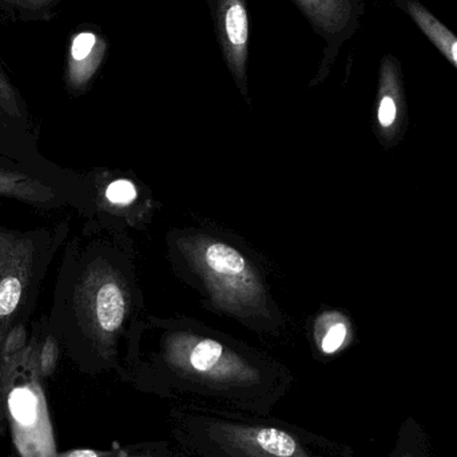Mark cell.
I'll list each match as a JSON object with an SVG mask.
<instances>
[{"label": "cell", "instance_id": "5b68a950", "mask_svg": "<svg viewBox=\"0 0 457 457\" xmlns=\"http://www.w3.org/2000/svg\"><path fill=\"white\" fill-rule=\"evenodd\" d=\"M182 247L220 306L239 314L265 309L262 282L238 250L201 236L187 238Z\"/></svg>", "mask_w": 457, "mask_h": 457}, {"label": "cell", "instance_id": "4fadbf2b", "mask_svg": "<svg viewBox=\"0 0 457 457\" xmlns=\"http://www.w3.org/2000/svg\"><path fill=\"white\" fill-rule=\"evenodd\" d=\"M227 32L234 46H244L249 35L247 15L241 4H233L227 12Z\"/></svg>", "mask_w": 457, "mask_h": 457}, {"label": "cell", "instance_id": "2e32d148", "mask_svg": "<svg viewBox=\"0 0 457 457\" xmlns=\"http://www.w3.org/2000/svg\"><path fill=\"white\" fill-rule=\"evenodd\" d=\"M29 343L26 325H19V327L13 328L3 341L2 348H0V359L16 356L26 349Z\"/></svg>", "mask_w": 457, "mask_h": 457}, {"label": "cell", "instance_id": "9a60e30c", "mask_svg": "<svg viewBox=\"0 0 457 457\" xmlns=\"http://www.w3.org/2000/svg\"><path fill=\"white\" fill-rule=\"evenodd\" d=\"M104 197L112 205H130L137 198V189L133 182L128 179H117L106 187Z\"/></svg>", "mask_w": 457, "mask_h": 457}, {"label": "cell", "instance_id": "7a4b0ae2", "mask_svg": "<svg viewBox=\"0 0 457 457\" xmlns=\"http://www.w3.org/2000/svg\"><path fill=\"white\" fill-rule=\"evenodd\" d=\"M161 365L179 391L213 397L247 412L268 415L284 394L282 380L221 341L190 332L168 336Z\"/></svg>", "mask_w": 457, "mask_h": 457}, {"label": "cell", "instance_id": "3957f363", "mask_svg": "<svg viewBox=\"0 0 457 457\" xmlns=\"http://www.w3.org/2000/svg\"><path fill=\"white\" fill-rule=\"evenodd\" d=\"M173 428L198 457H345L320 437L258 418L187 408L173 413Z\"/></svg>", "mask_w": 457, "mask_h": 457}, {"label": "cell", "instance_id": "5bb4252c", "mask_svg": "<svg viewBox=\"0 0 457 457\" xmlns=\"http://www.w3.org/2000/svg\"><path fill=\"white\" fill-rule=\"evenodd\" d=\"M59 341L56 340L55 336L48 333L43 341H40L39 346V373L40 378H48L55 373L56 367H58L59 353Z\"/></svg>", "mask_w": 457, "mask_h": 457}, {"label": "cell", "instance_id": "7c38bea8", "mask_svg": "<svg viewBox=\"0 0 457 457\" xmlns=\"http://www.w3.org/2000/svg\"><path fill=\"white\" fill-rule=\"evenodd\" d=\"M0 110L5 118L13 120H26V110L21 96L16 93L10 80L0 72Z\"/></svg>", "mask_w": 457, "mask_h": 457}, {"label": "cell", "instance_id": "d6986e66", "mask_svg": "<svg viewBox=\"0 0 457 457\" xmlns=\"http://www.w3.org/2000/svg\"><path fill=\"white\" fill-rule=\"evenodd\" d=\"M13 149H15V144L12 141H8L3 131L0 130V158H8L10 161L16 160L19 154L13 152Z\"/></svg>", "mask_w": 457, "mask_h": 457}, {"label": "cell", "instance_id": "277c9868", "mask_svg": "<svg viewBox=\"0 0 457 457\" xmlns=\"http://www.w3.org/2000/svg\"><path fill=\"white\" fill-rule=\"evenodd\" d=\"M66 233V224L29 230L0 225V348L11 329L31 317Z\"/></svg>", "mask_w": 457, "mask_h": 457}, {"label": "cell", "instance_id": "52a82bcc", "mask_svg": "<svg viewBox=\"0 0 457 457\" xmlns=\"http://www.w3.org/2000/svg\"><path fill=\"white\" fill-rule=\"evenodd\" d=\"M0 198L18 201L35 209H56L63 203L58 187L29 171L0 166Z\"/></svg>", "mask_w": 457, "mask_h": 457}, {"label": "cell", "instance_id": "ac0fdd59", "mask_svg": "<svg viewBox=\"0 0 457 457\" xmlns=\"http://www.w3.org/2000/svg\"><path fill=\"white\" fill-rule=\"evenodd\" d=\"M109 457H179L173 455V453H169L165 448H144V450H137L131 451V453H128V451H120L118 453H110Z\"/></svg>", "mask_w": 457, "mask_h": 457}, {"label": "cell", "instance_id": "6da1fadb", "mask_svg": "<svg viewBox=\"0 0 457 457\" xmlns=\"http://www.w3.org/2000/svg\"><path fill=\"white\" fill-rule=\"evenodd\" d=\"M130 295L125 279L102 255L70 244L56 274L48 329L74 359L109 360L125 325Z\"/></svg>", "mask_w": 457, "mask_h": 457}, {"label": "cell", "instance_id": "7402d4cb", "mask_svg": "<svg viewBox=\"0 0 457 457\" xmlns=\"http://www.w3.org/2000/svg\"><path fill=\"white\" fill-rule=\"evenodd\" d=\"M4 120V115H3L2 110H0V120Z\"/></svg>", "mask_w": 457, "mask_h": 457}, {"label": "cell", "instance_id": "9c48e42d", "mask_svg": "<svg viewBox=\"0 0 457 457\" xmlns=\"http://www.w3.org/2000/svg\"><path fill=\"white\" fill-rule=\"evenodd\" d=\"M391 457H434L428 436L415 419L408 418L403 423Z\"/></svg>", "mask_w": 457, "mask_h": 457}, {"label": "cell", "instance_id": "8992f818", "mask_svg": "<svg viewBox=\"0 0 457 457\" xmlns=\"http://www.w3.org/2000/svg\"><path fill=\"white\" fill-rule=\"evenodd\" d=\"M37 370L21 364L10 378H0L11 439L21 457H58L53 421Z\"/></svg>", "mask_w": 457, "mask_h": 457}, {"label": "cell", "instance_id": "44dd1931", "mask_svg": "<svg viewBox=\"0 0 457 457\" xmlns=\"http://www.w3.org/2000/svg\"><path fill=\"white\" fill-rule=\"evenodd\" d=\"M7 424V416H5V399L2 388H0V436H2L3 428Z\"/></svg>", "mask_w": 457, "mask_h": 457}, {"label": "cell", "instance_id": "30bf717a", "mask_svg": "<svg viewBox=\"0 0 457 457\" xmlns=\"http://www.w3.org/2000/svg\"><path fill=\"white\" fill-rule=\"evenodd\" d=\"M61 0H0V8L16 21H50Z\"/></svg>", "mask_w": 457, "mask_h": 457}, {"label": "cell", "instance_id": "ffe728a7", "mask_svg": "<svg viewBox=\"0 0 457 457\" xmlns=\"http://www.w3.org/2000/svg\"><path fill=\"white\" fill-rule=\"evenodd\" d=\"M110 453H101L94 450H72L59 453L58 457H109Z\"/></svg>", "mask_w": 457, "mask_h": 457}, {"label": "cell", "instance_id": "ba28073f", "mask_svg": "<svg viewBox=\"0 0 457 457\" xmlns=\"http://www.w3.org/2000/svg\"><path fill=\"white\" fill-rule=\"evenodd\" d=\"M96 37L91 32H82L72 40L71 54H70L69 70H67V83L71 90H80L93 75L96 62L91 58Z\"/></svg>", "mask_w": 457, "mask_h": 457}, {"label": "cell", "instance_id": "e0dca14e", "mask_svg": "<svg viewBox=\"0 0 457 457\" xmlns=\"http://www.w3.org/2000/svg\"><path fill=\"white\" fill-rule=\"evenodd\" d=\"M396 104L391 96H384L378 107V120L383 128H389L396 120Z\"/></svg>", "mask_w": 457, "mask_h": 457}, {"label": "cell", "instance_id": "8fae6325", "mask_svg": "<svg viewBox=\"0 0 457 457\" xmlns=\"http://www.w3.org/2000/svg\"><path fill=\"white\" fill-rule=\"evenodd\" d=\"M314 336L320 351L325 354H333L345 344L348 328L345 322L336 320L332 314H327L317 320Z\"/></svg>", "mask_w": 457, "mask_h": 457}]
</instances>
